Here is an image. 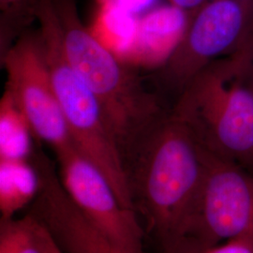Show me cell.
I'll use <instances>...</instances> for the list:
<instances>
[{
    "instance_id": "cell-3",
    "label": "cell",
    "mask_w": 253,
    "mask_h": 253,
    "mask_svg": "<svg viewBox=\"0 0 253 253\" xmlns=\"http://www.w3.org/2000/svg\"><path fill=\"white\" fill-rule=\"evenodd\" d=\"M53 1L67 58L99 101L120 148L170 109L159 91L147 87L83 24L75 0Z\"/></svg>"
},
{
    "instance_id": "cell-14",
    "label": "cell",
    "mask_w": 253,
    "mask_h": 253,
    "mask_svg": "<svg viewBox=\"0 0 253 253\" xmlns=\"http://www.w3.org/2000/svg\"><path fill=\"white\" fill-rule=\"evenodd\" d=\"M138 23L133 14L111 6H100L95 27L110 41H126L135 36Z\"/></svg>"
},
{
    "instance_id": "cell-10",
    "label": "cell",
    "mask_w": 253,
    "mask_h": 253,
    "mask_svg": "<svg viewBox=\"0 0 253 253\" xmlns=\"http://www.w3.org/2000/svg\"><path fill=\"white\" fill-rule=\"evenodd\" d=\"M39 175L29 160L0 161V211L1 219L13 215L35 198Z\"/></svg>"
},
{
    "instance_id": "cell-11",
    "label": "cell",
    "mask_w": 253,
    "mask_h": 253,
    "mask_svg": "<svg viewBox=\"0 0 253 253\" xmlns=\"http://www.w3.org/2000/svg\"><path fill=\"white\" fill-rule=\"evenodd\" d=\"M27 118L5 90L0 101V161L29 160L33 153Z\"/></svg>"
},
{
    "instance_id": "cell-1",
    "label": "cell",
    "mask_w": 253,
    "mask_h": 253,
    "mask_svg": "<svg viewBox=\"0 0 253 253\" xmlns=\"http://www.w3.org/2000/svg\"><path fill=\"white\" fill-rule=\"evenodd\" d=\"M133 209L162 253L181 235L205 173V150L171 109L120 146Z\"/></svg>"
},
{
    "instance_id": "cell-17",
    "label": "cell",
    "mask_w": 253,
    "mask_h": 253,
    "mask_svg": "<svg viewBox=\"0 0 253 253\" xmlns=\"http://www.w3.org/2000/svg\"><path fill=\"white\" fill-rule=\"evenodd\" d=\"M234 53H237L241 57L253 86V31Z\"/></svg>"
},
{
    "instance_id": "cell-18",
    "label": "cell",
    "mask_w": 253,
    "mask_h": 253,
    "mask_svg": "<svg viewBox=\"0 0 253 253\" xmlns=\"http://www.w3.org/2000/svg\"><path fill=\"white\" fill-rule=\"evenodd\" d=\"M170 4L186 11L192 12L198 9L207 0H168Z\"/></svg>"
},
{
    "instance_id": "cell-12",
    "label": "cell",
    "mask_w": 253,
    "mask_h": 253,
    "mask_svg": "<svg viewBox=\"0 0 253 253\" xmlns=\"http://www.w3.org/2000/svg\"><path fill=\"white\" fill-rule=\"evenodd\" d=\"M50 234L30 214L1 219L0 253H46Z\"/></svg>"
},
{
    "instance_id": "cell-9",
    "label": "cell",
    "mask_w": 253,
    "mask_h": 253,
    "mask_svg": "<svg viewBox=\"0 0 253 253\" xmlns=\"http://www.w3.org/2000/svg\"><path fill=\"white\" fill-rule=\"evenodd\" d=\"M30 161L39 175V189L28 214L45 227L64 253H126L82 213L44 154L34 151Z\"/></svg>"
},
{
    "instance_id": "cell-7",
    "label": "cell",
    "mask_w": 253,
    "mask_h": 253,
    "mask_svg": "<svg viewBox=\"0 0 253 253\" xmlns=\"http://www.w3.org/2000/svg\"><path fill=\"white\" fill-rule=\"evenodd\" d=\"M1 58L6 91L12 97L38 141L55 152L73 145L54 90L39 31H27Z\"/></svg>"
},
{
    "instance_id": "cell-15",
    "label": "cell",
    "mask_w": 253,
    "mask_h": 253,
    "mask_svg": "<svg viewBox=\"0 0 253 253\" xmlns=\"http://www.w3.org/2000/svg\"><path fill=\"white\" fill-rule=\"evenodd\" d=\"M166 253H253V237H238L207 248H184Z\"/></svg>"
},
{
    "instance_id": "cell-13",
    "label": "cell",
    "mask_w": 253,
    "mask_h": 253,
    "mask_svg": "<svg viewBox=\"0 0 253 253\" xmlns=\"http://www.w3.org/2000/svg\"><path fill=\"white\" fill-rule=\"evenodd\" d=\"M40 0H0V57L38 21Z\"/></svg>"
},
{
    "instance_id": "cell-16",
    "label": "cell",
    "mask_w": 253,
    "mask_h": 253,
    "mask_svg": "<svg viewBox=\"0 0 253 253\" xmlns=\"http://www.w3.org/2000/svg\"><path fill=\"white\" fill-rule=\"evenodd\" d=\"M155 0H99L100 6H111L132 14L151 6Z\"/></svg>"
},
{
    "instance_id": "cell-4",
    "label": "cell",
    "mask_w": 253,
    "mask_h": 253,
    "mask_svg": "<svg viewBox=\"0 0 253 253\" xmlns=\"http://www.w3.org/2000/svg\"><path fill=\"white\" fill-rule=\"evenodd\" d=\"M37 22L55 94L73 145L106 176L121 204L134 210L118 139L95 95L67 58L53 0H40Z\"/></svg>"
},
{
    "instance_id": "cell-5",
    "label": "cell",
    "mask_w": 253,
    "mask_h": 253,
    "mask_svg": "<svg viewBox=\"0 0 253 253\" xmlns=\"http://www.w3.org/2000/svg\"><path fill=\"white\" fill-rule=\"evenodd\" d=\"M204 150V177L180 240L170 252L253 237V172Z\"/></svg>"
},
{
    "instance_id": "cell-2",
    "label": "cell",
    "mask_w": 253,
    "mask_h": 253,
    "mask_svg": "<svg viewBox=\"0 0 253 253\" xmlns=\"http://www.w3.org/2000/svg\"><path fill=\"white\" fill-rule=\"evenodd\" d=\"M171 112L207 151L253 172V86L237 53L196 73Z\"/></svg>"
},
{
    "instance_id": "cell-19",
    "label": "cell",
    "mask_w": 253,
    "mask_h": 253,
    "mask_svg": "<svg viewBox=\"0 0 253 253\" xmlns=\"http://www.w3.org/2000/svg\"><path fill=\"white\" fill-rule=\"evenodd\" d=\"M46 253H64L60 248L56 245V243L54 242L53 237L50 235V239L48 241V245H47V251Z\"/></svg>"
},
{
    "instance_id": "cell-6",
    "label": "cell",
    "mask_w": 253,
    "mask_h": 253,
    "mask_svg": "<svg viewBox=\"0 0 253 253\" xmlns=\"http://www.w3.org/2000/svg\"><path fill=\"white\" fill-rule=\"evenodd\" d=\"M253 31V0H207L190 13L178 44L155 72L156 89L176 98L196 73L233 54Z\"/></svg>"
},
{
    "instance_id": "cell-8",
    "label": "cell",
    "mask_w": 253,
    "mask_h": 253,
    "mask_svg": "<svg viewBox=\"0 0 253 253\" xmlns=\"http://www.w3.org/2000/svg\"><path fill=\"white\" fill-rule=\"evenodd\" d=\"M64 189L82 213L126 253H145V232L135 211L118 199L106 176L75 145L55 152Z\"/></svg>"
}]
</instances>
